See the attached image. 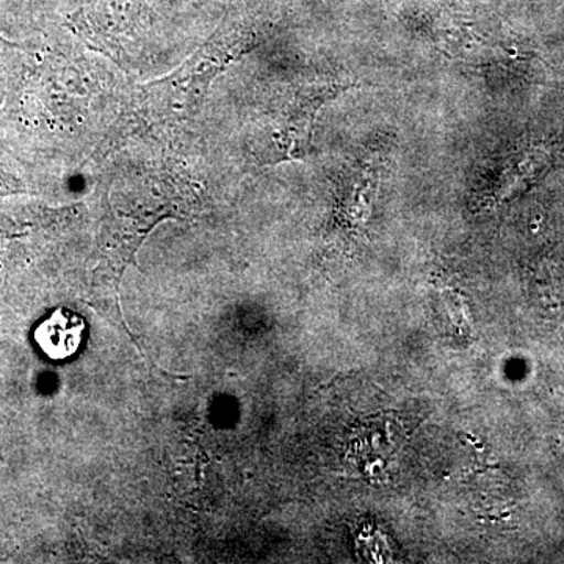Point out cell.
I'll return each instance as SVG.
<instances>
[{"instance_id":"2","label":"cell","mask_w":564,"mask_h":564,"mask_svg":"<svg viewBox=\"0 0 564 564\" xmlns=\"http://www.w3.org/2000/svg\"><path fill=\"white\" fill-rule=\"evenodd\" d=\"M544 155L541 151L530 152L527 155L525 161L519 162L518 165L511 166L510 170L503 173V176L500 177L499 187L494 192V198L496 202L499 199L507 198L508 195L514 193L516 188L529 180V177H533L534 174L540 172L541 166H543Z\"/></svg>"},{"instance_id":"1","label":"cell","mask_w":564,"mask_h":564,"mask_svg":"<svg viewBox=\"0 0 564 564\" xmlns=\"http://www.w3.org/2000/svg\"><path fill=\"white\" fill-rule=\"evenodd\" d=\"M85 325L79 317L57 311L36 329L35 339L41 350L52 359L69 358L79 350Z\"/></svg>"}]
</instances>
